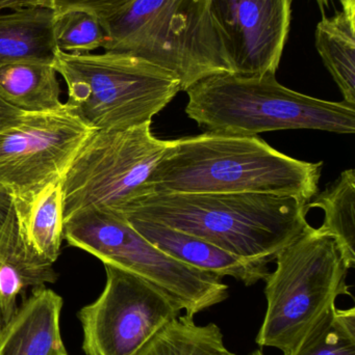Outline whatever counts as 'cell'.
<instances>
[{
	"mask_svg": "<svg viewBox=\"0 0 355 355\" xmlns=\"http://www.w3.org/2000/svg\"><path fill=\"white\" fill-rule=\"evenodd\" d=\"M53 31L56 47L66 53H90L102 48L106 41L101 21L87 10L56 12Z\"/></svg>",
	"mask_w": 355,
	"mask_h": 355,
	"instance_id": "cell-22",
	"label": "cell"
},
{
	"mask_svg": "<svg viewBox=\"0 0 355 355\" xmlns=\"http://www.w3.org/2000/svg\"><path fill=\"white\" fill-rule=\"evenodd\" d=\"M56 69L39 62H18L0 67V96L29 114L60 110V89Z\"/></svg>",
	"mask_w": 355,
	"mask_h": 355,
	"instance_id": "cell-16",
	"label": "cell"
},
{
	"mask_svg": "<svg viewBox=\"0 0 355 355\" xmlns=\"http://www.w3.org/2000/svg\"><path fill=\"white\" fill-rule=\"evenodd\" d=\"M293 1V0H292ZM318 2L319 6H320L321 10H324L325 8L329 6V0H316ZM342 6H343V10L346 14L350 15V16L355 17V0H340Z\"/></svg>",
	"mask_w": 355,
	"mask_h": 355,
	"instance_id": "cell-26",
	"label": "cell"
},
{
	"mask_svg": "<svg viewBox=\"0 0 355 355\" xmlns=\"http://www.w3.org/2000/svg\"><path fill=\"white\" fill-rule=\"evenodd\" d=\"M306 204L271 194L156 192L115 213L192 234L235 256L269 264L308 227Z\"/></svg>",
	"mask_w": 355,
	"mask_h": 355,
	"instance_id": "cell-2",
	"label": "cell"
},
{
	"mask_svg": "<svg viewBox=\"0 0 355 355\" xmlns=\"http://www.w3.org/2000/svg\"><path fill=\"white\" fill-rule=\"evenodd\" d=\"M294 355H355V309H333Z\"/></svg>",
	"mask_w": 355,
	"mask_h": 355,
	"instance_id": "cell-21",
	"label": "cell"
},
{
	"mask_svg": "<svg viewBox=\"0 0 355 355\" xmlns=\"http://www.w3.org/2000/svg\"><path fill=\"white\" fill-rule=\"evenodd\" d=\"M135 0H53V10L56 12L67 10H83L96 15L100 21L125 10Z\"/></svg>",
	"mask_w": 355,
	"mask_h": 355,
	"instance_id": "cell-23",
	"label": "cell"
},
{
	"mask_svg": "<svg viewBox=\"0 0 355 355\" xmlns=\"http://www.w3.org/2000/svg\"><path fill=\"white\" fill-rule=\"evenodd\" d=\"M250 355H264V354H263L262 350H256V352H252Z\"/></svg>",
	"mask_w": 355,
	"mask_h": 355,
	"instance_id": "cell-28",
	"label": "cell"
},
{
	"mask_svg": "<svg viewBox=\"0 0 355 355\" xmlns=\"http://www.w3.org/2000/svg\"><path fill=\"white\" fill-rule=\"evenodd\" d=\"M265 287L267 311L256 337L261 347L294 355L341 295H352L348 268L335 240L310 225L275 258Z\"/></svg>",
	"mask_w": 355,
	"mask_h": 355,
	"instance_id": "cell-5",
	"label": "cell"
},
{
	"mask_svg": "<svg viewBox=\"0 0 355 355\" xmlns=\"http://www.w3.org/2000/svg\"><path fill=\"white\" fill-rule=\"evenodd\" d=\"M185 114L204 132L258 137L269 131L354 135L355 105L324 101L281 85L275 74L210 75L187 89Z\"/></svg>",
	"mask_w": 355,
	"mask_h": 355,
	"instance_id": "cell-3",
	"label": "cell"
},
{
	"mask_svg": "<svg viewBox=\"0 0 355 355\" xmlns=\"http://www.w3.org/2000/svg\"><path fill=\"white\" fill-rule=\"evenodd\" d=\"M355 17L344 10L323 16L315 33L316 48L346 103L355 105Z\"/></svg>",
	"mask_w": 355,
	"mask_h": 355,
	"instance_id": "cell-18",
	"label": "cell"
},
{
	"mask_svg": "<svg viewBox=\"0 0 355 355\" xmlns=\"http://www.w3.org/2000/svg\"><path fill=\"white\" fill-rule=\"evenodd\" d=\"M64 239L104 265L133 273L195 316L229 297L221 277L189 266L148 241L118 213L89 209L64 223Z\"/></svg>",
	"mask_w": 355,
	"mask_h": 355,
	"instance_id": "cell-7",
	"label": "cell"
},
{
	"mask_svg": "<svg viewBox=\"0 0 355 355\" xmlns=\"http://www.w3.org/2000/svg\"><path fill=\"white\" fill-rule=\"evenodd\" d=\"M56 10L26 6L0 12V67L18 62L53 64Z\"/></svg>",
	"mask_w": 355,
	"mask_h": 355,
	"instance_id": "cell-15",
	"label": "cell"
},
{
	"mask_svg": "<svg viewBox=\"0 0 355 355\" xmlns=\"http://www.w3.org/2000/svg\"><path fill=\"white\" fill-rule=\"evenodd\" d=\"M63 298L46 287L33 289L0 327V355H68L62 333Z\"/></svg>",
	"mask_w": 355,
	"mask_h": 355,
	"instance_id": "cell-13",
	"label": "cell"
},
{
	"mask_svg": "<svg viewBox=\"0 0 355 355\" xmlns=\"http://www.w3.org/2000/svg\"><path fill=\"white\" fill-rule=\"evenodd\" d=\"M323 162L290 157L258 137L204 132L171 141L148 181L150 193H256L310 202Z\"/></svg>",
	"mask_w": 355,
	"mask_h": 355,
	"instance_id": "cell-1",
	"label": "cell"
},
{
	"mask_svg": "<svg viewBox=\"0 0 355 355\" xmlns=\"http://www.w3.org/2000/svg\"><path fill=\"white\" fill-rule=\"evenodd\" d=\"M26 6H44L53 8V0H16V8H26Z\"/></svg>",
	"mask_w": 355,
	"mask_h": 355,
	"instance_id": "cell-27",
	"label": "cell"
},
{
	"mask_svg": "<svg viewBox=\"0 0 355 355\" xmlns=\"http://www.w3.org/2000/svg\"><path fill=\"white\" fill-rule=\"evenodd\" d=\"M324 211V220L318 231L335 240L348 268L355 266V172L344 171L321 193L306 204Z\"/></svg>",
	"mask_w": 355,
	"mask_h": 355,
	"instance_id": "cell-19",
	"label": "cell"
},
{
	"mask_svg": "<svg viewBox=\"0 0 355 355\" xmlns=\"http://www.w3.org/2000/svg\"><path fill=\"white\" fill-rule=\"evenodd\" d=\"M139 355H236L227 349L220 327L197 325L194 316L179 315L144 347Z\"/></svg>",
	"mask_w": 355,
	"mask_h": 355,
	"instance_id": "cell-20",
	"label": "cell"
},
{
	"mask_svg": "<svg viewBox=\"0 0 355 355\" xmlns=\"http://www.w3.org/2000/svg\"><path fill=\"white\" fill-rule=\"evenodd\" d=\"M126 220L135 231L169 256L221 279L231 277L245 286H252L265 281L270 273L268 263L235 256L192 234L150 221Z\"/></svg>",
	"mask_w": 355,
	"mask_h": 355,
	"instance_id": "cell-12",
	"label": "cell"
},
{
	"mask_svg": "<svg viewBox=\"0 0 355 355\" xmlns=\"http://www.w3.org/2000/svg\"><path fill=\"white\" fill-rule=\"evenodd\" d=\"M101 24L106 51L131 54L172 73L181 91L210 75L233 73L210 0H135Z\"/></svg>",
	"mask_w": 355,
	"mask_h": 355,
	"instance_id": "cell-4",
	"label": "cell"
},
{
	"mask_svg": "<svg viewBox=\"0 0 355 355\" xmlns=\"http://www.w3.org/2000/svg\"><path fill=\"white\" fill-rule=\"evenodd\" d=\"M291 4L292 0H210L233 73H276L289 37Z\"/></svg>",
	"mask_w": 355,
	"mask_h": 355,
	"instance_id": "cell-11",
	"label": "cell"
},
{
	"mask_svg": "<svg viewBox=\"0 0 355 355\" xmlns=\"http://www.w3.org/2000/svg\"><path fill=\"white\" fill-rule=\"evenodd\" d=\"M94 129L64 103L54 112H25L20 122L0 130V186L23 204L60 180Z\"/></svg>",
	"mask_w": 355,
	"mask_h": 355,
	"instance_id": "cell-10",
	"label": "cell"
},
{
	"mask_svg": "<svg viewBox=\"0 0 355 355\" xmlns=\"http://www.w3.org/2000/svg\"><path fill=\"white\" fill-rule=\"evenodd\" d=\"M69 355V354H68Z\"/></svg>",
	"mask_w": 355,
	"mask_h": 355,
	"instance_id": "cell-29",
	"label": "cell"
},
{
	"mask_svg": "<svg viewBox=\"0 0 355 355\" xmlns=\"http://www.w3.org/2000/svg\"><path fill=\"white\" fill-rule=\"evenodd\" d=\"M53 264L27 243L13 202L0 225V327L14 316L17 298L27 288L45 287L58 281Z\"/></svg>",
	"mask_w": 355,
	"mask_h": 355,
	"instance_id": "cell-14",
	"label": "cell"
},
{
	"mask_svg": "<svg viewBox=\"0 0 355 355\" xmlns=\"http://www.w3.org/2000/svg\"><path fill=\"white\" fill-rule=\"evenodd\" d=\"M24 114V112L10 105L0 96V130L20 122Z\"/></svg>",
	"mask_w": 355,
	"mask_h": 355,
	"instance_id": "cell-24",
	"label": "cell"
},
{
	"mask_svg": "<svg viewBox=\"0 0 355 355\" xmlns=\"http://www.w3.org/2000/svg\"><path fill=\"white\" fill-rule=\"evenodd\" d=\"M99 297L79 314L85 355H139L181 314L179 304L145 279L110 265Z\"/></svg>",
	"mask_w": 355,
	"mask_h": 355,
	"instance_id": "cell-9",
	"label": "cell"
},
{
	"mask_svg": "<svg viewBox=\"0 0 355 355\" xmlns=\"http://www.w3.org/2000/svg\"><path fill=\"white\" fill-rule=\"evenodd\" d=\"M150 126L92 133L60 178L64 223L89 209L117 212L149 194L148 181L171 146Z\"/></svg>",
	"mask_w": 355,
	"mask_h": 355,
	"instance_id": "cell-8",
	"label": "cell"
},
{
	"mask_svg": "<svg viewBox=\"0 0 355 355\" xmlns=\"http://www.w3.org/2000/svg\"><path fill=\"white\" fill-rule=\"evenodd\" d=\"M12 204V196L2 186H0V225L6 219Z\"/></svg>",
	"mask_w": 355,
	"mask_h": 355,
	"instance_id": "cell-25",
	"label": "cell"
},
{
	"mask_svg": "<svg viewBox=\"0 0 355 355\" xmlns=\"http://www.w3.org/2000/svg\"><path fill=\"white\" fill-rule=\"evenodd\" d=\"M14 206L27 243L44 258L56 262L64 240L60 179L46 185L28 202H14Z\"/></svg>",
	"mask_w": 355,
	"mask_h": 355,
	"instance_id": "cell-17",
	"label": "cell"
},
{
	"mask_svg": "<svg viewBox=\"0 0 355 355\" xmlns=\"http://www.w3.org/2000/svg\"><path fill=\"white\" fill-rule=\"evenodd\" d=\"M52 66L68 87L67 105L94 130L151 123L181 91L172 73L129 53L58 50Z\"/></svg>",
	"mask_w": 355,
	"mask_h": 355,
	"instance_id": "cell-6",
	"label": "cell"
}]
</instances>
